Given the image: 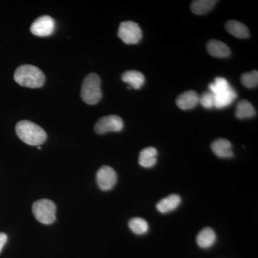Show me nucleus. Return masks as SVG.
<instances>
[{
  "mask_svg": "<svg viewBox=\"0 0 258 258\" xmlns=\"http://www.w3.org/2000/svg\"><path fill=\"white\" fill-rule=\"evenodd\" d=\"M55 20L47 15L40 17L34 21L30 27V31L38 37L50 36L55 30Z\"/></svg>",
  "mask_w": 258,
  "mask_h": 258,
  "instance_id": "obj_9",
  "label": "nucleus"
},
{
  "mask_svg": "<svg viewBox=\"0 0 258 258\" xmlns=\"http://www.w3.org/2000/svg\"><path fill=\"white\" fill-rule=\"evenodd\" d=\"M256 115L255 108L247 100H242L236 107L235 115L240 119L252 118Z\"/></svg>",
  "mask_w": 258,
  "mask_h": 258,
  "instance_id": "obj_18",
  "label": "nucleus"
},
{
  "mask_svg": "<svg viewBox=\"0 0 258 258\" xmlns=\"http://www.w3.org/2000/svg\"><path fill=\"white\" fill-rule=\"evenodd\" d=\"M199 103H201L202 106L204 108L211 109L215 107V98L214 95L210 91L204 93L200 97V101Z\"/></svg>",
  "mask_w": 258,
  "mask_h": 258,
  "instance_id": "obj_22",
  "label": "nucleus"
},
{
  "mask_svg": "<svg viewBox=\"0 0 258 258\" xmlns=\"http://www.w3.org/2000/svg\"><path fill=\"white\" fill-rule=\"evenodd\" d=\"M121 79L123 82L128 83L135 89H140L145 82L144 75L137 71H125L124 74L122 75Z\"/></svg>",
  "mask_w": 258,
  "mask_h": 258,
  "instance_id": "obj_17",
  "label": "nucleus"
},
{
  "mask_svg": "<svg viewBox=\"0 0 258 258\" xmlns=\"http://www.w3.org/2000/svg\"><path fill=\"white\" fill-rule=\"evenodd\" d=\"M96 181L102 191H109L116 184V172L111 166H103L97 171Z\"/></svg>",
  "mask_w": 258,
  "mask_h": 258,
  "instance_id": "obj_8",
  "label": "nucleus"
},
{
  "mask_svg": "<svg viewBox=\"0 0 258 258\" xmlns=\"http://www.w3.org/2000/svg\"><path fill=\"white\" fill-rule=\"evenodd\" d=\"M181 203L179 195L172 194L166 198L162 199L157 205L158 211L162 214L169 213L175 210Z\"/></svg>",
  "mask_w": 258,
  "mask_h": 258,
  "instance_id": "obj_14",
  "label": "nucleus"
},
{
  "mask_svg": "<svg viewBox=\"0 0 258 258\" xmlns=\"http://www.w3.org/2000/svg\"><path fill=\"white\" fill-rule=\"evenodd\" d=\"M217 3L215 0H196L191 3V10L195 15L207 14Z\"/></svg>",
  "mask_w": 258,
  "mask_h": 258,
  "instance_id": "obj_19",
  "label": "nucleus"
},
{
  "mask_svg": "<svg viewBox=\"0 0 258 258\" xmlns=\"http://www.w3.org/2000/svg\"><path fill=\"white\" fill-rule=\"evenodd\" d=\"M15 81L20 86L30 88L42 87L45 76L42 71L32 64H23L15 71Z\"/></svg>",
  "mask_w": 258,
  "mask_h": 258,
  "instance_id": "obj_3",
  "label": "nucleus"
},
{
  "mask_svg": "<svg viewBox=\"0 0 258 258\" xmlns=\"http://www.w3.org/2000/svg\"><path fill=\"white\" fill-rule=\"evenodd\" d=\"M207 50L212 57L225 58L230 55V47L223 42L217 40H210L207 44Z\"/></svg>",
  "mask_w": 258,
  "mask_h": 258,
  "instance_id": "obj_11",
  "label": "nucleus"
},
{
  "mask_svg": "<svg viewBox=\"0 0 258 258\" xmlns=\"http://www.w3.org/2000/svg\"><path fill=\"white\" fill-rule=\"evenodd\" d=\"M209 88L215 98V107L218 109L230 106L237 98V93L224 78H216Z\"/></svg>",
  "mask_w": 258,
  "mask_h": 258,
  "instance_id": "obj_1",
  "label": "nucleus"
},
{
  "mask_svg": "<svg viewBox=\"0 0 258 258\" xmlns=\"http://www.w3.org/2000/svg\"><path fill=\"white\" fill-rule=\"evenodd\" d=\"M241 83L242 86L246 88H254L258 85V73L257 71H253L252 72L245 73L242 74L240 78Z\"/></svg>",
  "mask_w": 258,
  "mask_h": 258,
  "instance_id": "obj_21",
  "label": "nucleus"
},
{
  "mask_svg": "<svg viewBox=\"0 0 258 258\" xmlns=\"http://www.w3.org/2000/svg\"><path fill=\"white\" fill-rule=\"evenodd\" d=\"M7 241H8V235L4 232H0V253H1L5 244H6Z\"/></svg>",
  "mask_w": 258,
  "mask_h": 258,
  "instance_id": "obj_23",
  "label": "nucleus"
},
{
  "mask_svg": "<svg viewBox=\"0 0 258 258\" xmlns=\"http://www.w3.org/2000/svg\"><path fill=\"white\" fill-rule=\"evenodd\" d=\"M128 227L136 235H144L149 231V224L144 219L134 217L128 222Z\"/></svg>",
  "mask_w": 258,
  "mask_h": 258,
  "instance_id": "obj_20",
  "label": "nucleus"
},
{
  "mask_svg": "<svg viewBox=\"0 0 258 258\" xmlns=\"http://www.w3.org/2000/svg\"><path fill=\"white\" fill-rule=\"evenodd\" d=\"M37 149H41V147H40V146H38V147H37Z\"/></svg>",
  "mask_w": 258,
  "mask_h": 258,
  "instance_id": "obj_24",
  "label": "nucleus"
},
{
  "mask_svg": "<svg viewBox=\"0 0 258 258\" xmlns=\"http://www.w3.org/2000/svg\"><path fill=\"white\" fill-rule=\"evenodd\" d=\"M123 128V121L118 115H111L101 117L96 122L94 130L96 134H103L107 132H120Z\"/></svg>",
  "mask_w": 258,
  "mask_h": 258,
  "instance_id": "obj_7",
  "label": "nucleus"
},
{
  "mask_svg": "<svg viewBox=\"0 0 258 258\" xmlns=\"http://www.w3.org/2000/svg\"><path fill=\"white\" fill-rule=\"evenodd\" d=\"M118 36L127 45L139 43L142 38V32L138 24L125 21L120 24Z\"/></svg>",
  "mask_w": 258,
  "mask_h": 258,
  "instance_id": "obj_6",
  "label": "nucleus"
},
{
  "mask_svg": "<svg viewBox=\"0 0 258 258\" xmlns=\"http://www.w3.org/2000/svg\"><path fill=\"white\" fill-rule=\"evenodd\" d=\"M211 149L217 157L227 159L234 157L232 144L227 139H218L214 141L211 144Z\"/></svg>",
  "mask_w": 258,
  "mask_h": 258,
  "instance_id": "obj_10",
  "label": "nucleus"
},
{
  "mask_svg": "<svg viewBox=\"0 0 258 258\" xmlns=\"http://www.w3.org/2000/svg\"><path fill=\"white\" fill-rule=\"evenodd\" d=\"M101 78L96 74H88L81 86V97L88 105H95L102 97Z\"/></svg>",
  "mask_w": 258,
  "mask_h": 258,
  "instance_id": "obj_4",
  "label": "nucleus"
},
{
  "mask_svg": "<svg viewBox=\"0 0 258 258\" xmlns=\"http://www.w3.org/2000/svg\"><path fill=\"white\" fill-rule=\"evenodd\" d=\"M15 131L19 138L28 145L40 146L47 139V134L44 129L30 120L19 121Z\"/></svg>",
  "mask_w": 258,
  "mask_h": 258,
  "instance_id": "obj_2",
  "label": "nucleus"
},
{
  "mask_svg": "<svg viewBox=\"0 0 258 258\" xmlns=\"http://www.w3.org/2000/svg\"><path fill=\"white\" fill-rule=\"evenodd\" d=\"M225 30L232 36L237 38H247L249 36L248 28L245 25L237 20H230L225 24Z\"/></svg>",
  "mask_w": 258,
  "mask_h": 258,
  "instance_id": "obj_16",
  "label": "nucleus"
},
{
  "mask_svg": "<svg viewBox=\"0 0 258 258\" xmlns=\"http://www.w3.org/2000/svg\"><path fill=\"white\" fill-rule=\"evenodd\" d=\"M158 152L154 147L144 149L139 154V164L144 168H152L157 162Z\"/></svg>",
  "mask_w": 258,
  "mask_h": 258,
  "instance_id": "obj_15",
  "label": "nucleus"
},
{
  "mask_svg": "<svg viewBox=\"0 0 258 258\" xmlns=\"http://www.w3.org/2000/svg\"><path fill=\"white\" fill-rule=\"evenodd\" d=\"M56 205L47 199L37 200L32 205V212L37 221L44 225H50L56 220Z\"/></svg>",
  "mask_w": 258,
  "mask_h": 258,
  "instance_id": "obj_5",
  "label": "nucleus"
},
{
  "mask_svg": "<svg viewBox=\"0 0 258 258\" xmlns=\"http://www.w3.org/2000/svg\"><path fill=\"white\" fill-rule=\"evenodd\" d=\"M196 240L199 247L201 248H210L216 242V233L211 227H205L199 232Z\"/></svg>",
  "mask_w": 258,
  "mask_h": 258,
  "instance_id": "obj_13",
  "label": "nucleus"
},
{
  "mask_svg": "<svg viewBox=\"0 0 258 258\" xmlns=\"http://www.w3.org/2000/svg\"><path fill=\"white\" fill-rule=\"evenodd\" d=\"M200 96L194 91H186L176 98V105L181 109L189 110L198 106Z\"/></svg>",
  "mask_w": 258,
  "mask_h": 258,
  "instance_id": "obj_12",
  "label": "nucleus"
}]
</instances>
